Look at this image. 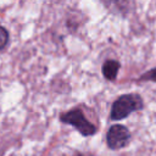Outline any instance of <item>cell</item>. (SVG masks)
Instances as JSON below:
<instances>
[{
  "label": "cell",
  "instance_id": "6da1fadb",
  "mask_svg": "<svg viewBox=\"0 0 156 156\" xmlns=\"http://www.w3.org/2000/svg\"><path fill=\"white\" fill-rule=\"evenodd\" d=\"M144 108V100L136 93H128L119 95L111 106L110 119L122 121L129 117L133 112L141 111Z\"/></svg>",
  "mask_w": 156,
  "mask_h": 156
},
{
  "label": "cell",
  "instance_id": "7a4b0ae2",
  "mask_svg": "<svg viewBox=\"0 0 156 156\" xmlns=\"http://www.w3.org/2000/svg\"><path fill=\"white\" fill-rule=\"evenodd\" d=\"M60 121L65 124L72 126L82 136H93L98 133V127L85 117L80 107H74L61 113Z\"/></svg>",
  "mask_w": 156,
  "mask_h": 156
},
{
  "label": "cell",
  "instance_id": "3957f363",
  "mask_svg": "<svg viewBox=\"0 0 156 156\" xmlns=\"http://www.w3.org/2000/svg\"><path fill=\"white\" fill-rule=\"evenodd\" d=\"M132 140L130 130L123 124H113L106 132V144L110 150H121L129 145Z\"/></svg>",
  "mask_w": 156,
  "mask_h": 156
},
{
  "label": "cell",
  "instance_id": "277c9868",
  "mask_svg": "<svg viewBox=\"0 0 156 156\" xmlns=\"http://www.w3.org/2000/svg\"><path fill=\"white\" fill-rule=\"evenodd\" d=\"M119 68H121V62L118 60L107 58V60L104 61V63L101 66V72H102V76L106 80L115 82L117 79Z\"/></svg>",
  "mask_w": 156,
  "mask_h": 156
},
{
  "label": "cell",
  "instance_id": "5b68a950",
  "mask_svg": "<svg viewBox=\"0 0 156 156\" xmlns=\"http://www.w3.org/2000/svg\"><path fill=\"white\" fill-rule=\"evenodd\" d=\"M136 82H154V83H156V67H152L149 71L144 72L136 79Z\"/></svg>",
  "mask_w": 156,
  "mask_h": 156
},
{
  "label": "cell",
  "instance_id": "8992f818",
  "mask_svg": "<svg viewBox=\"0 0 156 156\" xmlns=\"http://www.w3.org/2000/svg\"><path fill=\"white\" fill-rule=\"evenodd\" d=\"M9 43V32L6 28L0 26V50H2Z\"/></svg>",
  "mask_w": 156,
  "mask_h": 156
},
{
  "label": "cell",
  "instance_id": "52a82bcc",
  "mask_svg": "<svg viewBox=\"0 0 156 156\" xmlns=\"http://www.w3.org/2000/svg\"><path fill=\"white\" fill-rule=\"evenodd\" d=\"M76 156H93V155H83V154H77Z\"/></svg>",
  "mask_w": 156,
  "mask_h": 156
}]
</instances>
